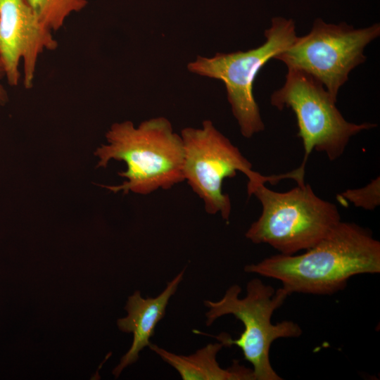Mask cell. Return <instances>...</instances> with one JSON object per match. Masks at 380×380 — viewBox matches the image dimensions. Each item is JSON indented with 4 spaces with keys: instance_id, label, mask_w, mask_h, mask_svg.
I'll return each instance as SVG.
<instances>
[{
    "instance_id": "cell-1",
    "label": "cell",
    "mask_w": 380,
    "mask_h": 380,
    "mask_svg": "<svg viewBox=\"0 0 380 380\" xmlns=\"http://www.w3.org/2000/svg\"><path fill=\"white\" fill-rule=\"evenodd\" d=\"M244 271L279 281L289 295L332 294L354 276L380 272V242L357 224L341 221L305 253H279Z\"/></svg>"
},
{
    "instance_id": "cell-2",
    "label": "cell",
    "mask_w": 380,
    "mask_h": 380,
    "mask_svg": "<svg viewBox=\"0 0 380 380\" xmlns=\"http://www.w3.org/2000/svg\"><path fill=\"white\" fill-rule=\"evenodd\" d=\"M106 137L107 144L95 152L97 167H106L111 160L127 165L125 171L118 172L127 179L122 184L102 186L109 191L148 195L184 181L182 139L167 118H153L137 127L131 121L116 122Z\"/></svg>"
},
{
    "instance_id": "cell-3",
    "label": "cell",
    "mask_w": 380,
    "mask_h": 380,
    "mask_svg": "<svg viewBox=\"0 0 380 380\" xmlns=\"http://www.w3.org/2000/svg\"><path fill=\"white\" fill-rule=\"evenodd\" d=\"M247 192L260 202L262 213L246 237L254 243L268 244L281 254L311 248L341 221L337 206L317 196L308 184L277 192L255 182L247 184Z\"/></svg>"
},
{
    "instance_id": "cell-4",
    "label": "cell",
    "mask_w": 380,
    "mask_h": 380,
    "mask_svg": "<svg viewBox=\"0 0 380 380\" xmlns=\"http://www.w3.org/2000/svg\"><path fill=\"white\" fill-rule=\"evenodd\" d=\"M241 291V287L234 284L219 300H205L204 305L208 308L205 324L210 327L224 315H234L244 327L239 338L234 340L222 333L217 339L224 346L234 345L242 350L245 360L253 366L255 380H281L270 362L271 346L279 338H298L303 333L293 321L272 322L274 312L289 295L282 287L275 289L258 278L247 283L246 294L243 298H239Z\"/></svg>"
},
{
    "instance_id": "cell-5",
    "label": "cell",
    "mask_w": 380,
    "mask_h": 380,
    "mask_svg": "<svg viewBox=\"0 0 380 380\" xmlns=\"http://www.w3.org/2000/svg\"><path fill=\"white\" fill-rule=\"evenodd\" d=\"M184 148V179L202 199L207 213H220L228 221L232 204L228 194L222 191L224 179L244 174L248 184L271 182L296 178L293 170L277 175L265 176L252 169V164L231 141L208 120L201 128L186 127L181 132Z\"/></svg>"
},
{
    "instance_id": "cell-6",
    "label": "cell",
    "mask_w": 380,
    "mask_h": 380,
    "mask_svg": "<svg viewBox=\"0 0 380 380\" xmlns=\"http://www.w3.org/2000/svg\"><path fill=\"white\" fill-rule=\"evenodd\" d=\"M264 34L265 42L255 49L217 53L212 58L198 56L188 64L190 72L223 82L232 112L246 138L265 129L253 95L256 76L267 62L286 50L297 37L293 20L281 17L274 18Z\"/></svg>"
},
{
    "instance_id": "cell-7",
    "label": "cell",
    "mask_w": 380,
    "mask_h": 380,
    "mask_svg": "<svg viewBox=\"0 0 380 380\" xmlns=\"http://www.w3.org/2000/svg\"><path fill=\"white\" fill-rule=\"evenodd\" d=\"M336 102L321 82L295 69H288L284 84L272 94V106L279 110L290 108L296 115L298 137L304 148L301 167L305 168L313 150L325 153L331 161L336 160L343 153L352 137L376 127L369 122H348Z\"/></svg>"
},
{
    "instance_id": "cell-8",
    "label": "cell",
    "mask_w": 380,
    "mask_h": 380,
    "mask_svg": "<svg viewBox=\"0 0 380 380\" xmlns=\"http://www.w3.org/2000/svg\"><path fill=\"white\" fill-rule=\"evenodd\" d=\"M380 35V25L355 29L346 23L328 24L316 19L310 32L297 37L274 59L288 69L303 71L321 82L337 101L350 71L366 61L364 49Z\"/></svg>"
},
{
    "instance_id": "cell-9",
    "label": "cell",
    "mask_w": 380,
    "mask_h": 380,
    "mask_svg": "<svg viewBox=\"0 0 380 380\" xmlns=\"http://www.w3.org/2000/svg\"><path fill=\"white\" fill-rule=\"evenodd\" d=\"M57 46L52 32L40 23L25 0H0V62L10 85L18 84L22 60L24 86L32 88L39 56Z\"/></svg>"
},
{
    "instance_id": "cell-10",
    "label": "cell",
    "mask_w": 380,
    "mask_h": 380,
    "mask_svg": "<svg viewBox=\"0 0 380 380\" xmlns=\"http://www.w3.org/2000/svg\"><path fill=\"white\" fill-rule=\"evenodd\" d=\"M185 269L169 281L165 289L156 297L143 298L139 291L128 297L125 310L127 315L118 319L117 324L120 331L133 334V341L129 350L122 357L120 363L113 370L118 378L122 371L136 362L140 352L151 344L158 323L164 317L170 298L175 293L181 283Z\"/></svg>"
},
{
    "instance_id": "cell-11",
    "label": "cell",
    "mask_w": 380,
    "mask_h": 380,
    "mask_svg": "<svg viewBox=\"0 0 380 380\" xmlns=\"http://www.w3.org/2000/svg\"><path fill=\"white\" fill-rule=\"evenodd\" d=\"M223 346L220 342L209 343L188 355L172 353L152 343L148 347L183 380H255L253 370L239 365L237 360L227 369L220 367L217 355Z\"/></svg>"
},
{
    "instance_id": "cell-12",
    "label": "cell",
    "mask_w": 380,
    "mask_h": 380,
    "mask_svg": "<svg viewBox=\"0 0 380 380\" xmlns=\"http://www.w3.org/2000/svg\"><path fill=\"white\" fill-rule=\"evenodd\" d=\"M40 23L51 32L61 29L72 13L82 10L87 0H25Z\"/></svg>"
},
{
    "instance_id": "cell-13",
    "label": "cell",
    "mask_w": 380,
    "mask_h": 380,
    "mask_svg": "<svg viewBox=\"0 0 380 380\" xmlns=\"http://www.w3.org/2000/svg\"><path fill=\"white\" fill-rule=\"evenodd\" d=\"M337 198L348 200L355 207L374 210L380 204V178L376 177L362 188L347 189L338 195Z\"/></svg>"
},
{
    "instance_id": "cell-14",
    "label": "cell",
    "mask_w": 380,
    "mask_h": 380,
    "mask_svg": "<svg viewBox=\"0 0 380 380\" xmlns=\"http://www.w3.org/2000/svg\"><path fill=\"white\" fill-rule=\"evenodd\" d=\"M5 77L4 68L0 62V80ZM8 94L3 85L0 83V105H4L8 101Z\"/></svg>"
}]
</instances>
